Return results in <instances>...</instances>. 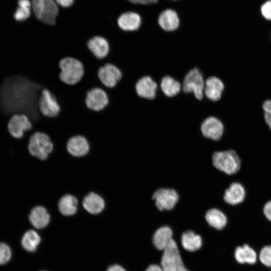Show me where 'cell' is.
Returning a JSON list of instances; mask_svg holds the SVG:
<instances>
[{
    "label": "cell",
    "instance_id": "6da1fadb",
    "mask_svg": "<svg viewBox=\"0 0 271 271\" xmlns=\"http://www.w3.org/2000/svg\"><path fill=\"white\" fill-rule=\"evenodd\" d=\"M43 89L23 75L7 78L0 87V108L7 114H26L33 124L42 116L38 101Z\"/></svg>",
    "mask_w": 271,
    "mask_h": 271
},
{
    "label": "cell",
    "instance_id": "7a4b0ae2",
    "mask_svg": "<svg viewBox=\"0 0 271 271\" xmlns=\"http://www.w3.org/2000/svg\"><path fill=\"white\" fill-rule=\"evenodd\" d=\"M211 161L212 166L217 170L228 176L237 174L241 166L239 156L232 149L214 151Z\"/></svg>",
    "mask_w": 271,
    "mask_h": 271
},
{
    "label": "cell",
    "instance_id": "3957f363",
    "mask_svg": "<svg viewBox=\"0 0 271 271\" xmlns=\"http://www.w3.org/2000/svg\"><path fill=\"white\" fill-rule=\"evenodd\" d=\"M59 66L60 69L59 78L66 84L75 85L80 82L84 76L83 64L76 58H64L60 61Z\"/></svg>",
    "mask_w": 271,
    "mask_h": 271
},
{
    "label": "cell",
    "instance_id": "277c9868",
    "mask_svg": "<svg viewBox=\"0 0 271 271\" xmlns=\"http://www.w3.org/2000/svg\"><path fill=\"white\" fill-rule=\"evenodd\" d=\"M54 150V144L48 134L36 131L30 137L28 150L32 156L41 161H45Z\"/></svg>",
    "mask_w": 271,
    "mask_h": 271
},
{
    "label": "cell",
    "instance_id": "5b68a950",
    "mask_svg": "<svg viewBox=\"0 0 271 271\" xmlns=\"http://www.w3.org/2000/svg\"><path fill=\"white\" fill-rule=\"evenodd\" d=\"M160 264L164 271H185L186 266L176 241L173 239L163 251Z\"/></svg>",
    "mask_w": 271,
    "mask_h": 271
},
{
    "label": "cell",
    "instance_id": "8992f818",
    "mask_svg": "<svg viewBox=\"0 0 271 271\" xmlns=\"http://www.w3.org/2000/svg\"><path fill=\"white\" fill-rule=\"evenodd\" d=\"M32 7L36 18L47 26H54L58 8L54 0H32Z\"/></svg>",
    "mask_w": 271,
    "mask_h": 271
},
{
    "label": "cell",
    "instance_id": "52a82bcc",
    "mask_svg": "<svg viewBox=\"0 0 271 271\" xmlns=\"http://www.w3.org/2000/svg\"><path fill=\"white\" fill-rule=\"evenodd\" d=\"M152 199L159 211H171L178 203L179 195L174 188L162 187L154 192Z\"/></svg>",
    "mask_w": 271,
    "mask_h": 271
},
{
    "label": "cell",
    "instance_id": "ba28073f",
    "mask_svg": "<svg viewBox=\"0 0 271 271\" xmlns=\"http://www.w3.org/2000/svg\"><path fill=\"white\" fill-rule=\"evenodd\" d=\"M204 87L203 75L198 68H193L185 75L182 86L185 93H193L196 98L200 100L203 97Z\"/></svg>",
    "mask_w": 271,
    "mask_h": 271
},
{
    "label": "cell",
    "instance_id": "9c48e42d",
    "mask_svg": "<svg viewBox=\"0 0 271 271\" xmlns=\"http://www.w3.org/2000/svg\"><path fill=\"white\" fill-rule=\"evenodd\" d=\"M38 108L42 115L49 118L57 117L61 111V107L57 99L46 88L42 91L38 101Z\"/></svg>",
    "mask_w": 271,
    "mask_h": 271
},
{
    "label": "cell",
    "instance_id": "30bf717a",
    "mask_svg": "<svg viewBox=\"0 0 271 271\" xmlns=\"http://www.w3.org/2000/svg\"><path fill=\"white\" fill-rule=\"evenodd\" d=\"M7 127L9 132L13 138L21 139L26 132L32 129L33 124L26 114H15L9 119Z\"/></svg>",
    "mask_w": 271,
    "mask_h": 271
},
{
    "label": "cell",
    "instance_id": "8fae6325",
    "mask_svg": "<svg viewBox=\"0 0 271 271\" xmlns=\"http://www.w3.org/2000/svg\"><path fill=\"white\" fill-rule=\"evenodd\" d=\"M85 101L89 109L98 112L103 110L108 105L109 98L103 89L97 87L87 92Z\"/></svg>",
    "mask_w": 271,
    "mask_h": 271
},
{
    "label": "cell",
    "instance_id": "7c38bea8",
    "mask_svg": "<svg viewBox=\"0 0 271 271\" xmlns=\"http://www.w3.org/2000/svg\"><path fill=\"white\" fill-rule=\"evenodd\" d=\"M98 76L103 86L112 88L121 80L122 73L116 66L107 63L99 68Z\"/></svg>",
    "mask_w": 271,
    "mask_h": 271
},
{
    "label": "cell",
    "instance_id": "4fadbf2b",
    "mask_svg": "<svg viewBox=\"0 0 271 271\" xmlns=\"http://www.w3.org/2000/svg\"><path fill=\"white\" fill-rule=\"evenodd\" d=\"M200 130L206 138L218 141L223 134L224 127L222 121L214 116L205 119L201 124Z\"/></svg>",
    "mask_w": 271,
    "mask_h": 271
},
{
    "label": "cell",
    "instance_id": "5bb4252c",
    "mask_svg": "<svg viewBox=\"0 0 271 271\" xmlns=\"http://www.w3.org/2000/svg\"><path fill=\"white\" fill-rule=\"evenodd\" d=\"M246 194V190L242 184L233 182L224 190L223 200L227 205L236 206L244 201Z\"/></svg>",
    "mask_w": 271,
    "mask_h": 271
},
{
    "label": "cell",
    "instance_id": "9a60e30c",
    "mask_svg": "<svg viewBox=\"0 0 271 271\" xmlns=\"http://www.w3.org/2000/svg\"><path fill=\"white\" fill-rule=\"evenodd\" d=\"M66 149L72 157L80 158L86 156L89 152L90 147L88 140L83 136L75 135L67 141Z\"/></svg>",
    "mask_w": 271,
    "mask_h": 271
},
{
    "label": "cell",
    "instance_id": "2e32d148",
    "mask_svg": "<svg viewBox=\"0 0 271 271\" xmlns=\"http://www.w3.org/2000/svg\"><path fill=\"white\" fill-rule=\"evenodd\" d=\"M28 219L33 229L40 230L44 229L49 225L51 215L46 207L38 205L31 210Z\"/></svg>",
    "mask_w": 271,
    "mask_h": 271
},
{
    "label": "cell",
    "instance_id": "e0dca14e",
    "mask_svg": "<svg viewBox=\"0 0 271 271\" xmlns=\"http://www.w3.org/2000/svg\"><path fill=\"white\" fill-rule=\"evenodd\" d=\"M81 205L87 213L97 215L104 211L106 204L102 196L96 192H90L84 197Z\"/></svg>",
    "mask_w": 271,
    "mask_h": 271
},
{
    "label": "cell",
    "instance_id": "ac0fdd59",
    "mask_svg": "<svg viewBox=\"0 0 271 271\" xmlns=\"http://www.w3.org/2000/svg\"><path fill=\"white\" fill-rule=\"evenodd\" d=\"M157 88L156 82L148 76L139 79L134 85L135 92L137 95L148 99H153L155 97Z\"/></svg>",
    "mask_w": 271,
    "mask_h": 271
},
{
    "label": "cell",
    "instance_id": "d6986e66",
    "mask_svg": "<svg viewBox=\"0 0 271 271\" xmlns=\"http://www.w3.org/2000/svg\"><path fill=\"white\" fill-rule=\"evenodd\" d=\"M204 219L211 228L218 231L224 229L228 223L226 214L217 208H210L204 214Z\"/></svg>",
    "mask_w": 271,
    "mask_h": 271
},
{
    "label": "cell",
    "instance_id": "ffe728a7",
    "mask_svg": "<svg viewBox=\"0 0 271 271\" xmlns=\"http://www.w3.org/2000/svg\"><path fill=\"white\" fill-rule=\"evenodd\" d=\"M88 50L98 59L105 58L109 54L110 45L104 37L96 35L90 38L87 42Z\"/></svg>",
    "mask_w": 271,
    "mask_h": 271
},
{
    "label": "cell",
    "instance_id": "44dd1931",
    "mask_svg": "<svg viewBox=\"0 0 271 271\" xmlns=\"http://www.w3.org/2000/svg\"><path fill=\"white\" fill-rule=\"evenodd\" d=\"M180 244H178L185 250L194 252L200 250L203 245L202 236L192 230L184 231L180 237Z\"/></svg>",
    "mask_w": 271,
    "mask_h": 271
},
{
    "label": "cell",
    "instance_id": "7402d4cb",
    "mask_svg": "<svg viewBox=\"0 0 271 271\" xmlns=\"http://www.w3.org/2000/svg\"><path fill=\"white\" fill-rule=\"evenodd\" d=\"M173 239L174 232L172 228L169 225H164L155 231L152 236V243L157 250L163 251Z\"/></svg>",
    "mask_w": 271,
    "mask_h": 271
},
{
    "label": "cell",
    "instance_id": "603a6c76",
    "mask_svg": "<svg viewBox=\"0 0 271 271\" xmlns=\"http://www.w3.org/2000/svg\"><path fill=\"white\" fill-rule=\"evenodd\" d=\"M79 202L78 198L71 194H66L60 197L58 202V209L63 216L70 217L75 215L78 210Z\"/></svg>",
    "mask_w": 271,
    "mask_h": 271
},
{
    "label": "cell",
    "instance_id": "cb8c5ba5",
    "mask_svg": "<svg viewBox=\"0 0 271 271\" xmlns=\"http://www.w3.org/2000/svg\"><path fill=\"white\" fill-rule=\"evenodd\" d=\"M224 88V84L220 79L211 76L208 78L205 82L204 94L209 99L216 101L221 98Z\"/></svg>",
    "mask_w": 271,
    "mask_h": 271
},
{
    "label": "cell",
    "instance_id": "d4e9b609",
    "mask_svg": "<svg viewBox=\"0 0 271 271\" xmlns=\"http://www.w3.org/2000/svg\"><path fill=\"white\" fill-rule=\"evenodd\" d=\"M118 27L124 32L137 30L141 24L140 16L134 12H126L121 15L117 19Z\"/></svg>",
    "mask_w": 271,
    "mask_h": 271
},
{
    "label": "cell",
    "instance_id": "484cf974",
    "mask_svg": "<svg viewBox=\"0 0 271 271\" xmlns=\"http://www.w3.org/2000/svg\"><path fill=\"white\" fill-rule=\"evenodd\" d=\"M41 242V237L37 230L31 229L23 234L21 238V245L28 252L36 251Z\"/></svg>",
    "mask_w": 271,
    "mask_h": 271
},
{
    "label": "cell",
    "instance_id": "4316f807",
    "mask_svg": "<svg viewBox=\"0 0 271 271\" xmlns=\"http://www.w3.org/2000/svg\"><path fill=\"white\" fill-rule=\"evenodd\" d=\"M160 27L166 31H173L178 28L179 20L177 13L172 10H166L159 16L158 19Z\"/></svg>",
    "mask_w": 271,
    "mask_h": 271
},
{
    "label": "cell",
    "instance_id": "83f0119b",
    "mask_svg": "<svg viewBox=\"0 0 271 271\" xmlns=\"http://www.w3.org/2000/svg\"><path fill=\"white\" fill-rule=\"evenodd\" d=\"M234 256L236 261L241 264H252L256 262L257 259L255 251L246 244L237 247Z\"/></svg>",
    "mask_w": 271,
    "mask_h": 271
},
{
    "label": "cell",
    "instance_id": "f1b7e54d",
    "mask_svg": "<svg viewBox=\"0 0 271 271\" xmlns=\"http://www.w3.org/2000/svg\"><path fill=\"white\" fill-rule=\"evenodd\" d=\"M160 87L164 94L169 97L178 94L181 88L180 82L169 76H166L162 79Z\"/></svg>",
    "mask_w": 271,
    "mask_h": 271
},
{
    "label": "cell",
    "instance_id": "f546056e",
    "mask_svg": "<svg viewBox=\"0 0 271 271\" xmlns=\"http://www.w3.org/2000/svg\"><path fill=\"white\" fill-rule=\"evenodd\" d=\"M19 7L14 13L15 19L19 22L26 20L31 15L32 4L29 0H18Z\"/></svg>",
    "mask_w": 271,
    "mask_h": 271
},
{
    "label": "cell",
    "instance_id": "4dcf8cb0",
    "mask_svg": "<svg viewBox=\"0 0 271 271\" xmlns=\"http://www.w3.org/2000/svg\"><path fill=\"white\" fill-rule=\"evenodd\" d=\"M259 260L264 265L271 267V245L264 246L259 253Z\"/></svg>",
    "mask_w": 271,
    "mask_h": 271
},
{
    "label": "cell",
    "instance_id": "1f68e13d",
    "mask_svg": "<svg viewBox=\"0 0 271 271\" xmlns=\"http://www.w3.org/2000/svg\"><path fill=\"white\" fill-rule=\"evenodd\" d=\"M12 255L10 247L5 243H0V264L7 263Z\"/></svg>",
    "mask_w": 271,
    "mask_h": 271
},
{
    "label": "cell",
    "instance_id": "d6a6232c",
    "mask_svg": "<svg viewBox=\"0 0 271 271\" xmlns=\"http://www.w3.org/2000/svg\"><path fill=\"white\" fill-rule=\"evenodd\" d=\"M262 108L265 122L271 131V100H265L263 103Z\"/></svg>",
    "mask_w": 271,
    "mask_h": 271
},
{
    "label": "cell",
    "instance_id": "836d02e7",
    "mask_svg": "<svg viewBox=\"0 0 271 271\" xmlns=\"http://www.w3.org/2000/svg\"><path fill=\"white\" fill-rule=\"evenodd\" d=\"M260 12L264 18L271 21V0L265 2L261 6Z\"/></svg>",
    "mask_w": 271,
    "mask_h": 271
},
{
    "label": "cell",
    "instance_id": "e575fe53",
    "mask_svg": "<svg viewBox=\"0 0 271 271\" xmlns=\"http://www.w3.org/2000/svg\"><path fill=\"white\" fill-rule=\"evenodd\" d=\"M262 213L266 219L271 222V200L264 204L262 208Z\"/></svg>",
    "mask_w": 271,
    "mask_h": 271
},
{
    "label": "cell",
    "instance_id": "d590c367",
    "mask_svg": "<svg viewBox=\"0 0 271 271\" xmlns=\"http://www.w3.org/2000/svg\"><path fill=\"white\" fill-rule=\"evenodd\" d=\"M145 271H164L160 264L152 263L149 264Z\"/></svg>",
    "mask_w": 271,
    "mask_h": 271
},
{
    "label": "cell",
    "instance_id": "8d00e7d4",
    "mask_svg": "<svg viewBox=\"0 0 271 271\" xmlns=\"http://www.w3.org/2000/svg\"><path fill=\"white\" fill-rule=\"evenodd\" d=\"M56 3L61 7L67 8L73 4L74 0H56Z\"/></svg>",
    "mask_w": 271,
    "mask_h": 271
},
{
    "label": "cell",
    "instance_id": "74e56055",
    "mask_svg": "<svg viewBox=\"0 0 271 271\" xmlns=\"http://www.w3.org/2000/svg\"><path fill=\"white\" fill-rule=\"evenodd\" d=\"M106 271H126L121 265L118 264H113L109 265Z\"/></svg>",
    "mask_w": 271,
    "mask_h": 271
},
{
    "label": "cell",
    "instance_id": "f35d334b",
    "mask_svg": "<svg viewBox=\"0 0 271 271\" xmlns=\"http://www.w3.org/2000/svg\"><path fill=\"white\" fill-rule=\"evenodd\" d=\"M134 4H150L155 3L158 0H127Z\"/></svg>",
    "mask_w": 271,
    "mask_h": 271
},
{
    "label": "cell",
    "instance_id": "ab89813d",
    "mask_svg": "<svg viewBox=\"0 0 271 271\" xmlns=\"http://www.w3.org/2000/svg\"><path fill=\"white\" fill-rule=\"evenodd\" d=\"M40 271H46V270H40Z\"/></svg>",
    "mask_w": 271,
    "mask_h": 271
}]
</instances>
